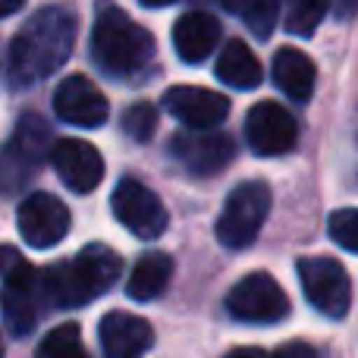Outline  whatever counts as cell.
Segmentation results:
<instances>
[{"label": "cell", "instance_id": "1", "mask_svg": "<svg viewBox=\"0 0 358 358\" xmlns=\"http://www.w3.org/2000/svg\"><path fill=\"white\" fill-rule=\"evenodd\" d=\"M76 31H79V19H76L73 6L66 3L41 6L16 31V38L10 44V66L6 69H10L13 85L25 88L48 79L50 73H57L73 54Z\"/></svg>", "mask_w": 358, "mask_h": 358}, {"label": "cell", "instance_id": "2", "mask_svg": "<svg viewBox=\"0 0 358 358\" xmlns=\"http://www.w3.org/2000/svg\"><path fill=\"white\" fill-rule=\"evenodd\" d=\"M155 35L145 25H138L123 6L101 0L92 29V57L101 73H107L110 79L138 76L155 60Z\"/></svg>", "mask_w": 358, "mask_h": 358}, {"label": "cell", "instance_id": "3", "mask_svg": "<svg viewBox=\"0 0 358 358\" xmlns=\"http://www.w3.org/2000/svg\"><path fill=\"white\" fill-rule=\"evenodd\" d=\"M120 271H123L120 255L101 242H92L76 258L57 261L54 267H48L41 273V292L57 308H82L101 299L107 289H113Z\"/></svg>", "mask_w": 358, "mask_h": 358}, {"label": "cell", "instance_id": "4", "mask_svg": "<svg viewBox=\"0 0 358 358\" xmlns=\"http://www.w3.org/2000/svg\"><path fill=\"white\" fill-rule=\"evenodd\" d=\"M0 277H3L0 308H3L6 327L16 336L31 334L38 324V308H41V296H44L41 273L13 245H0Z\"/></svg>", "mask_w": 358, "mask_h": 358}, {"label": "cell", "instance_id": "5", "mask_svg": "<svg viewBox=\"0 0 358 358\" xmlns=\"http://www.w3.org/2000/svg\"><path fill=\"white\" fill-rule=\"evenodd\" d=\"M271 185L261 179H248V182L236 185L227 195V204H223L214 227L220 245L233 248V252L252 245L264 227L267 214H271Z\"/></svg>", "mask_w": 358, "mask_h": 358}, {"label": "cell", "instance_id": "6", "mask_svg": "<svg viewBox=\"0 0 358 358\" xmlns=\"http://www.w3.org/2000/svg\"><path fill=\"white\" fill-rule=\"evenodd\" d=\"M299 283L305 289L311 308H317L330 321H343L352 308V280L346 267L330 255H315V258L296 261Z\"/></svg>", "mask_w": 358, "mask_h": 358}, {"label": "cell", "instance_id": "7", "mask_svg": "<svg viewBox=\"0 0 358 358\" xmlns=\"http://www.w3.org/2000/svg\"><path fill=\"white\" fill-rule=\"evenodd\" d=\"M110 210L136 239H157L170 227L164 201L145 182L123 176L110 195Z\"/></svg>", "mask_w": 358, "mask_h": 358}, {"label": "cell", "instance_id": "8", "mask_svg": "<svg viewBox=\"0 0 358 358\" xmlns=\"http://www.w3.org/2000/svg\"><path fill=\"white\" fill-rule=\"evenodd\" d=\"M227 311L245 324H280L289 315V296L271 273H248L227 292Z\"/></svg>", "mask_w": 358, "mask_h": 358}, {"label": "cell", "instance_id": "9", "mask_svg": "<svg viewBox=\"0 0 358 358\" xmlns=\"http://www.w3.org/2000/svg\"><path fill=\"white\" fill-rule=\"evenodd\" d=\"M245 142L258 157L289 155L299 142V123L283 104L261 101L245 117Z\"/></svg>", "mask_w": 358, "mask_h": 358}, {"label": "cell", "instance_id": "10", "mask_svg": "<svg viewBox=\"0 0 358 358\" xmlns=\"http://www.w3.org/2000/svg\"><path fill=\"white\" fill-rule=\"evenodd\" d=\"M170 155L195 176H214L229 167L236 157V142L223 132L182 129L170 138Z\"/></svg>", "mask_w": 358, "mask_h": 358}, {"label": "cell", "instance_id": "11", "mask_svg": "<svg viewBox=\"0 0 358 358\" xmlns=\"http://www.w3.org/2000/svg\"><path fill=\"white\" fill-rule=\"evenodd\" d=\"M16 227L31 248H54L69 233V208L57 195L35 192L19 204Z\"/></svg>", "mask_w": 358, "mask_h": 358}, {"label": "cell", "instance_id": "12", "mask_svg": "<svg viewBox=\"0 0 358 358\" xmlns=\"http://www.w3.org/2000/svg\"><path fill=\"white\" fill-rule=\"evenodd\" d=\"M54 113L69 126L98 129L110 117V104L88 76H66L54 92Z\"/></svg>", "mask_w": 358, "mask_h": 358}, {"label": "cell", "instance_id": "13", "mask_svg": "<svg viewBox=\"0 0 358 358\" xmlns=\"http://www.w3.org/2000/svg\"><path fill=\"white\" fill-rule=\"evenodd\" d=\"M50 161L66 189L76 195H88L104 182V157L94 145L82 142V138H60L50 145Z\"/></svg>", "mask_w": 358, "mask_h": 358}, {"label": "cell", "instance_id": "14", "mask_svg": "<svg viewBox=\"0 0 358 358\" xmlns=\"http://www.w3.org/2000/svg\"><path fill=\"white\" fill-rule=\"evenodd\" d=\"M164 110L189 129H214L229 117V98L201 85H173L164 94Z\"/></svg>", "mask_w": 358, "mask_h": 358}, {"label": "cell", "instance_id": "15", "mask_svg": "<svg viewBox=\"0 0 358 358\" xmlns=\"http://www.w3.org/2000/svg\"><path fill=\"white\" fill-rule=\"evenodd\" d=\"M101 352L104 358H145L155 346V330L145 317L129 311H110L101 317Z\"/></svg>", "mask_w": 358, "mask_h": 358}, {"label": "cell", "instance_id": "16", "mask_svg": "<svg viewBox=\"0 0 358 358\" xmlns=\"http://www.w3.org/2000/svg\"><path fill=\"white\" fill-rule=\"evenodd\" d=\"M220 41V22L204 10L182 13L173 25V48L182 63H204Z\"/></svg>", "mask_w": 358, "mask_h": 358}, {"label": "cell", "instance_id": "17", "mask_svg": "<svg viewBox=\"0 0 358 358\" xmlns=\"http://www.w3.org/2000/svg\"><path fill=\"white\" fill-rule=\"evenodd\" d=\"M271 76H273V85L283 94H289L296 104H305L311 98L315 82H317V69L311 63V57L296 48H280L273 54Z\"/></svg>", "mask_w": 358, "mask_h": 358}, {"label": "cell", "instance_id": "18", "mask_svg": "<svg viewBox=\"0 0 358 358\" xmlns=\"http://www.w3.org/2000/svg\"><path fill=\"white\" fill-rule=\"evenodd\" d=\"M217 79L223 82V85H233V88H242V92H248V88H258L261 79H264V69H261L258 57L248 50L245 41H227L220 50V57H217Z\"/></svg>", "mask_w": 358, "mask_h": 358}, {"label": "cell", "instance_id": "19", "mask_svg": "<svg viewBox=\"0 0 358 358\" xmlns=\"http://www.w3.org/2000/svg\"><path fill=\"white\" fill-rule=\"evenodd\" d=\"M170 277H173V258L167 252H148L132 267V277L126 283V296L136 299V302H155L170 286Z\"/></svg>", "mask_w": 358, "mask_h": 358}, {"label": "cell", "instance_id": "20", "mask_svg": "<svg viewBox=\"0 0 358 358\" xmlns=\"http://www.w3.org/2000/svg\"><path fill=\"white\" fill-rule=\"evenodd\" d=\"M50 126L44 123L38 113H25L16 123V132H13V151L25 161H41L50 151Z\"/></svg>", "mask_w": 358, "mask_h": 358}, {"label": "cell", "instance_id": "21", "mask_svg": "<svg viewBox=\"0 0 358 358\" xmlns=\"http://www.w3.org/2000/svg\"><path fill=\"white\" fill-rule=\"evenodd\" d=\"M35 358H88L85 346H82L79 324H60V327H54L38 343Z\"/></svg>", "mask_w": 358, "mask_h": 358}, {"label": "cell", "instance_id": "22", "mask_svg": "<svg viewBox=\"0 0 358 358\" xmlns=\"http://www.w3.org/2000/svg\"><path fill=\"white\" fill-rule=\"evenodd\" d=\"M330 3L334 0H289V13H286V31L296 38H311L315 29L324 22Z\"/></svg>", "mask_w": 358, "mask_h": 358}, {"label": "cell", "instance_id": "23", "mask_svg": "<svg viewBox=\"0 0 358 358\" xmlns=\"http://www.w3.org/2000/svg\"><path fill=\"white\" fill-rule=\"evenodd\" d=\"M236 16H242V22L248 25V31L264 41V38H271L273 25H277L280 0H242Z\"/></svg>", "mask_w": 358, "mask_h": 358}, {"label": "cell", "instance_id": "24", "mask_svg": "<svg viewBox=\"0 0 358 358\" xmlns=\"http://www.w3.org/2000/svg\"><path fill=\"white\" fill-rule=\"evenodd\" d=\"M120 126H123V132L132 138V142L145 145V142H151L157 132V110L148 104V101H138V104H132L129 110L123 113Z\"/></svg>", "mask_w": 358, "mask_h": 358}, {"label": "cell", "instance_id": "25", "mask_svg": "<svg viewBox=\"0 0 358 358\" xmlns=\"http://www.w3.org/2000/svg\"><path fill=\"white\" fill-rule=\"evenodd\" d=\"M327 233H330V239H334L340 248L358 255V208L334 210V214H330V220H327Z\"/></svg>", "mask_w": 358, "mask_h": 358}, {"label": "cell", "instance_id": "26", "mask_svg": "<svg viewBox=\"0 0 358 358\" xmlns=\"http://www.w3.org/2000/svg\"><path fill=\"white\" fill-rule=\"evenodd\" d=\"M267 358H317V352L308 346V343H302V340H292V343H286V346H280L273 355H267Z\"/></svg>", "mask_w": 358, "mask_h": 358}, {"label": "cell", "instance_id": "27", "mask_svg": "<svg viewBox=\"0 0 358 358\" xmlns=\"http://www.w3.org/2000/svg\"><path fill=\"white\" fill-rule=\"evenodd\" d=\"M227 358H267V352L258 346H242V349H233Z\"/></svg>", "mask_w": 358, "mask_h": 358}, {"label": "cell", "instance_id": "28", "mask_svg": "<svg viewBox=\"0 0 358 358\" xmlns=\"http://www.w3.org/2000/svg\"><path fill=\"white\" fill-rule=\"evenodd\" d=\"M25 6V0H0V19L3 16H13V13H19Z\"/></svg>", "mask_w": 358, "mask_h": 358}, {"label": "cell", "instance_id": "29", "mask_svg": "<svg viewBox=\"0 0 358 358\" xmlns=\"http://www.w3.org/2000/svg\"><path fill=\"white\" fill-rule=\"evenodd\" d=\"M217 3H220L223 10H229V13H239V3H242V0H217Z\"/></svg>", "mask_w": 358, "mask_h": 358}, {"label": "cell", "instance_id": "30", "mask_svg": "<svg viewBox=\"0 0 358 358\" xmlns=\"http://www.w3.org/2000/svg\"><path fill=\"white\" fill-rule=\"evenodd\" d=\"M145 6H170V3H176V0H142Z\"/></svg>", "mask_w": 358, "mask_h": 358}, {"label": "cell", "instance_id": "31", "mask_svg": "<svg viewBox=\"0 0 358 358\" xmlns=\"http://www.w3.org/2000/svg\"><path fill=\"white\" fill-rule=\"evenodd\" d=\"M0 358H3V340H0Z\"/></svg>", "mask_w": 358, "mask_h": 358}, {"label": "cell", "instance_id": "32", "mask_svg": "<svg viewBox=\"0 0 358 358\" xmlns=\"http://www.w3.org/2000/svg\"><path fill=\"white\" fill-rule=\"evenodd\" d=\"M355 145H358V136H355Z\"/></svg>", "mask_w": 358, "mask_h": 358}]
</instances>
